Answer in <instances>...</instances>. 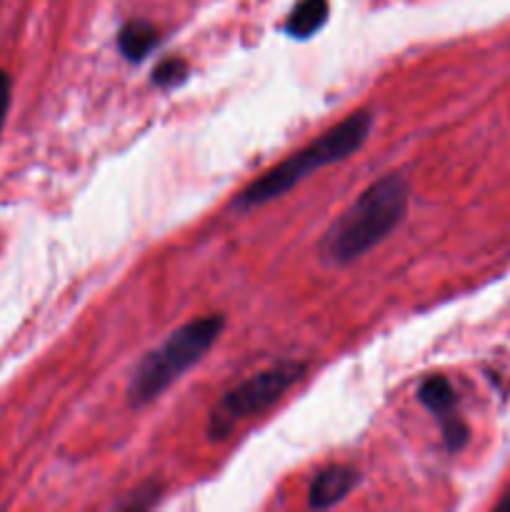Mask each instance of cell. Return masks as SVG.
Segmentation results:
<instances>
[{
  "instance_id": "10",
  "label": "cell",
  "mask_w": 510,
  "mask_h": 512,
  "mask_svg": "<svg viewBox=\"0 0 510 512\" xmlns=\"http://www.w3.org/2000/svg\"><path fill=\"white\" fill-rule=\"evenodd\" d=\"M158 498H160V488L155 483H148V485H143V488L133 490V493H130L125 500H120L118 508L120 510H148L158 503Z\"/></svg>"
},
{
  "instance_id": "5",
  "label": "cell",
  "mask_w": 510,
  "mask_h": 512,
  "mask_svg": "<svg viewBox=\"0 0 510 512\" xmlns=\"http://www.w3.org/2000/svg\"><path fill=\"white\" fill-rule=\"evenodd\" d=\"M418 400L440 420V430H443L445 445L450 453H458L465 443H468V428L463 420L455 415V390L445 375H430L423 380L418 390Z\"/></svg>"
},
{
  "instance_id": "7",
  "label": "cell",
  "mask_w": 510,
  "mask_h": 512,
  "mask_svg": "<svg viewBox=\"0 0 510 512\" xmlns=\"http://www.w3.org/2000/svg\"><path fill=\"white\" fill-rule=\"evenodd\" d=\"M160 43V33L148 20H130L118 33V50L130 63H140Z\"/></svg>"
},
{
  "instance_id": "9",
  "label": "cell",
  "mask_w": 510,
  "mask_h": 512,
  "mask_svg": "<svg viewBox=\"0 0 510 512\" xmlns=\"http://www.w3.org/2000/svg\"><path fill=\"white\" fill-rule=\"evenodd\" d=\"M185 78H188V63L183 58H165L153 70V83L158 88H175Z\"/></svg>"
},
{
  "instance_id": "4",
  "label": "cell",
  "mask_w": 510,
  "mask_h": 512,
  "mask_svg": "<svg viewBox=\"0 0 510 512\" xmlns=\"http://www.w3.org/2000/svg\"><path fill=\"white\" fill-rule=\"evenodd\" d=\"M305 370H308V363H303V360H280V363L260 370L253 378L243 380V383L235 385L233 390H228V393L220 398V403L213 408V413H210V438H230V433H233L243 420L273 408V405L278 403L300 378H303Z\"/></svg>"
},
{
  "instance_id": "6",
  "label": "cell",
  "mask_w": 510,
  "mask_h": 512,
  "mask_svg": "<svg viewBox=\"0 0 510 512\" xmlns=\"http://www.w3.org/2000/svg\"><path fill=\"white\" fill-rule=\"evenodd\" d=\"M358 485V470L350 468V465H333V468H325L323 473H318V478L310 485L308 505L315 510H328L335 508L338 503H343L348 498L350 490Z\"/></svg>"
},
{
  "instance_id": "11",
  "label": "cell",
  "mask_w": 510,
  "mask_h": 512,
  "mask_svg": "<svg viewBox=\"0 0 510 512\" xmlns=\"http://www.w3.org/2000/svg\"><path fill=\"white\" fill-rule=\"evenodd\" d=\"M10 108V75L5 70H0V133H3L5 115Z\"/></svg>"
},
{
  "instance_id": "1",
  "label": "cell",
  "mask_w": 510,
  "mask_h": 512,
  "mask_svg": "<svg viewBox=\"0 0 510 512\" xmlns=\"http://www.w3.org/2000/svg\"><path fill=\"white\" fill-rule=\"evenodd\" d=\"M408 180L398 173L383 175L363 190L358 200L335 220L323 240V255L335 265L353 263L383 243L403 223L408 210Z\"/></svg>"
},
{
  "instance_id": "8",
  "label": "cell",
  "mask_w": 510,
  "mask_h": 512,
  "mask_svg": "<svg viewBox=\"0 0 510 512\" xmlns=\"http://www.w3.org/2000/svg\"><path fill=\"white\" fill-rule=\"evenodd\" d=\"M328 0H298L285 20V33L295 40H308L328 23Z\"/></svg>"
},
{
  "instance_id": "3",
  "label": "cell",
  "mask_w": 510,
  "mask_h": 512,
  "mask_svg": "<svg viewBox=\"0 0 510 512\" xmlns=\"http://www.w3.org/2000/svg\"><path fill=\"white\" fill-rule=\"evenodd\" d=\"M225 328L223 315H205V318L190 320L168 335L155 350H150L135 368L128 383V403L133 408L153 403L163 395L185 370L205 358L215 340Z\"/></svg>"
},
{
  "instance_id": "2",
  "label": "cell",
  "mask_w": 510,
  "mask_h": 512,
  "mask_svg": "<svg viewBox=\"0 0 510 512\" xmlns=\"http://www.w3.org/2000/svg\"><path fill=\"white\" fill-rule=\"evenodd\" d=\"M370 128H373V115L368 110H358V113L348 115L338 125L325 130L313 143H308L298 153L285 158L283 163L273 165L268 173H263L253 183L245 185L238 198L233 200V208L250 210L270 203V200L280 198L290 188H295L300 180H305L315 170L350 158V155H355L363 148L370 135Z\"/></svg>"
}]
</instances>
